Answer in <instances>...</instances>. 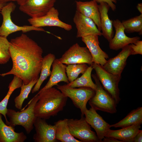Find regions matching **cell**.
<instances>
[{
  "mask_svg": "<svg viewBox=\"0 0 142 142\" xmlns=\"http://www.w3.org/2000/svg\"><path fill=\"white\" fill-rule=\"evenodd\" d=\"M9 51L12 61V68L0 75L4 77L13 74L20 78L24 84L38 80L43 58L42 48L23 33L11 39Z\"/></svg>",
  "mask_w": 142,
  "mask_h": 142,
  "instance_id": "6da1fadb",
  "label": "cell"
},
{
  "mask_svg": "<svg viewBox=\"0 0 142 142\" xmlns=\"http://www.w3.org/2000/svg\"><path fill=\"white\" fill-rule=\"evenodd\" d=\"M38 100L34 108L35 116L45 120L56 116L65 106L68 97L59 90L52 87L38 93Z\"/></svg>",
  "mask_w": 142,
  "mask_h": 142,
  "instance_id": "7a4b0ae2",
  "label": "cell"
},
{
  "mask_svg": "<svg viewBox=\"0 0 142 142\" xmlns=\"http://www.w3.org/2000/svg\"><path fill=\"white\" fill-rule=\"evenodd\" d=\"M38 100V95H36L28 103V107L19 112L12 109H7L6 115L9 120L6 124L14 128L17 125L22 126L27 134H29L34 128V124L37 118L34 108Z\"/></svg>",
  "mask_w": 142,
  "mask_h": 142,
  "instance_id": "3957f363",
  "label": "cell"
},
{
  "mask_svg": "<svg viewBox=\"0 0 142 142\" xmlns=\"http://www.w3.org/2000/svg\"><path fill=\"white\" fill-rule=\"evenodd\" d=\"M97 87L94 95L89 101L91 107L110 114L117 112L116 105L111 95L103 88L95 74L92 75Z\"/></svg>",
  "mask_w": 142,
  "mask_h": 142,
  "instance_id": "277c9868",
  "label": "cell"
},
{
  "mask_svg": "<svg viewBox=\"0 0 142 142\" xmlns=\"http://www.w3.org/2000/svg\"><path fill=\"white\" fill-rule=\"evenodd\" d=\"M16 8L15 4L11 2L5 4L2 8L0 12L3 17V22L0 27V36L7 37L10 34L19 31L23 33L32 31L48 32L42 27L31 25L19 26L14 24L12 21L11 15Z\"/></svg>",
  "mask_w": 142,
  "mask_h": 142,
  "instance_id": "5b68a950",
  "label": "cell"
},
{
  "mask_svg": "<svg viewBox=\"0 0 142 142\" xmlns=\"http://www.w3.org/2000/svg\"><path fill=\"white\" fill-rule=\"evenodd\" d=\"M57 88L64 95L71 99L74 106L80 110L81 116H84L85 111L87 109V103L94 95L95 91L89 87L77 88L70 87L67 84H58Z\"/></svg>",
  "mask_w": 142,
  "mask_h": 142,
  "instance_id": "8992f818",
  "label": "cell"
},
{
  "mask_svg": "<svg viewBox=\"0 0 142 142\" xmlns=\"http://www.w3.org/2000/svg\"><path fill=\"white\" fill-rule=\"evenodd\" d=\"M94 69L96 75L104 89L112 97L116 104L120 100L119 83L121 75L112 74L104 69L99 64L93 63L90 65Z\"/></svg>",
  "mask_w": 142,
  "mask_h": 142,
  "instance_id": "52a82bcc",
  "label": "cell"
},
{
  "mask_svg": "<svg viewBox=\"0 0 142 142\" xmlns=\"http://www.w3.org/2000/svg\"><path fill=\"white\" fill-rule=\"evenodd\" d=\"M68 123L71 134L81 142H102L92 130L84 116H81L79 119H68Z\"/></svg>",
  "mask_w": 142,
  "mask_h": 142,
  "instance_id": "ba28073f",
  "label": "cell"
},
{
  "mask_svg": "<svg viewBox=\"0 0 142 142\" xmlns=\"http://www.w3.org/2000/svg\"><path fill=\"white\" fill-rule=\"evenodd\" d=\"M58 61L67 65L85 63L91 65L93 63L92 55L87 47H81L76 43L71 46Z\"/></svg>",
  "mask_w": 142,
  "mask_h": 142,
  "instance_id": "9c48e42d",
  "label": "cell"
},
{
  "mask_svg": "<svg viewBox=\"0 0 142 142\" xmlns=\"http://www.w3.org/2000/svg\"><path fill=\"white\" fill-rule=\"evenodd\" d=\"M56 0H27L19 6V10L31 18L45 15L53 7Z\"/></svg>",
  "mask_w": 142,
  "mask_h": 142,
  "instance_id": "30bf717a",
  "label": "cell"
},
{
  "mask_svg": "<svg viewBox=\"0 0 142 142\" xmlns=\"http://www.w3.org/2000/svg\"><path fill=\"white\" fill-rule=\"evenodd\" d=\"M59 15L58 11L53 7L44 16L37 18H30L28 21L31 26L36 27H57L67 31L71 30L72 26L61 21Z\"/></svg>",
  "mask_w": 142,
  "mask_h": 142,
  "instance_id": "8fae6325",
  "label": "cell"
},
{
  "mask_svg": "<svg viewBox=\"0 0 142 142\" xmlns=\"http://www.w3.org/2000/svg\"><path fill=\"white\" fill-rule=\"evenodd\" d=\"M73 21L77 29L76 37L82 38L90 35L102 36L94 22L76 11L73 18Z\"/></svg>",
  "mask_w": 142,
  "mask_h": 142,
  "instance_id": "7c38bea8",
  "label": "cell"
},
{
  "mask_svg": "<svg viewBox=\"0 0 142 142\" xmlns=\"http://www.w3.org/2000/svg\"><path fill=\"white\" fill-rule=\"evenodd\" d=\"M112 21L115 32L114 35L109 42L110 49L117 50L140 40V38L138 36L130 37L127 36L124 27L120 20L117 19Z\"/></svg>",
  "mask_w": 142,
  "mask_h": 142,
  "instance_id": "4fadbf2b",
  "label": "cell"
},
{
  "mask_svg": "<svg viewBox=\"0 0 142 142\" xmlns=\"http://www.w3.org/2000/svg\"><path fill=\"white\" fill-rule=\"evenodd\" d=\"M36 133L33 137L35 142H56V126L48 124L46 120L37 117L34 124Z\"/></svg>",
  "mask_w": 142,
  "mask_h": 142,
  "instance_id": "5bb4252c",
  "label": "cell"
},
{
  "mask_svg": "<svg viewBox=\"0 0 142 142\" xmlns=\"http://www.w3.org/2000/svg\"><path fill=\"white\" fill-rule=\"evenodd\" d=\"M93 107L87 109L84 113L85 119L96 132L99 139L102 140L110 129V125L106 122Z\"/></svg>",
  "mask_w": 142,
  "mask_h": 142,
  "instance_id": "9a60e30c",
  "label": "cell"
},
{
  "mask_svg": "<svg viewBox=\"0 0 142 142\" xmlns=\"http://www.w3.org/2000/svg\"><path fill=\"white\" fill-rule=\"evenodd\" d=\"M132 51L129 44L122 49L121 51L115 57L107 60L102 66L108 72L114 75H121L126 64L128 57L131 55Z\"/></svg>",
  "mask_w": 142,
  "mask_h": 142,
  "instance_id": "2e32d148",
  "label": "cell"
},
{
  "mask_svg": "<svg viewBox=\"0 0 142 142\" xmlns=\"http://www.w3.org/2000/svg\"><path fill=\"white\" fill-rule=\"evenodd\" d=\"M98 36L97 35H90L81 38L92 55L93 63L102 66L106 62L109 56L100 48Z\"/></svg>",
  "mask_w": 142,
  "mask_h": 142,
  "instance_id": "e0dca14e",
  "label": "cell"
},
{
  "mask_svg": "<svg viewBox=\"0 0 142 142\" xmlns=\"http://www.w3.org/2000/svg\"><path fill=\"white\" fill-rule=\"evenodd\" d=\"M76 10L84 16L91 19L101 31L100 14L98 4L95 1H75Z\"/></svg>",
  "mask_w": 142,
  "mask_h": 142,
  "instance_id": "ac0fdd59",
  "label": "cell"
},
{
  "mask_svg": "<svg viewBox=\"0 0 142 142\" xmlns=\"http://www.w3.org/2000/svg\"><path fill=\"white\" fill-rule=\"evenodd\" d=\"M52 70L50 77L46 84L38 93L48 88L57 86L60 82H64L67 84L69 83L66 74V65L59 62L55 59L52 65Z\"/></svg>",
  "mask_w": 142,
  "mask_h": 142,
  "instance_id": "d6986e66",
  "label": "cell"
},
{
  "mask_svg": "<svg viewBox=\"0 0 142 142\" xmlns=\"http://www.w3.org/2000/svg\"><path fill=\"white\" fill-rule=\"evenodd\" d=\"M142 122L118 130L110 129L105 137L114 138L122 142H133L134 139L140 130Z\"/></svg>",
  "mask_w": 142,
  "mask_h": 142,
  "instance_id": "ffe728a7",
  "label": "cell"
},
{
  "mask_svg": "<svg viewBox=\"0 0 142 142\" xmlns=\"http://www.w3.org/2000/svg\"><path fill=\"white\" fill-rule=\"evenodd\" d=\"M99 4L98 8L100 14L102 35L109 42L113 37L114 33L112 21L110 19L108 14L110 7L105 2Z\"/></svg>",
  "mask_w": 142,
  "mask_h": 142,
  "instance_id": "44dd1931",
  "label": "cell"
},
{
  "mask_svg": "<svg viewBox=\"0 0 142 142\" xmlns=\"http://www.w3.org/2000/svg\"><path fill=\"white\" fill-rule=\"evenodd\" d=\"M0 113V142H23L27 137L23 132H16L14 128L6 124Z\"/></svg>",
  "mask_w": 142,
  "mask_h": 142,
  "instance_id": "7402d4cb",
  "label": "cell"
},
{
  "mask_svg": "<svg viewBox=\"0 0 142 142\" xmlns=\"http://www.w3.org/2000/svg\"><path fill=\"white\" fill-rule=\"evenodd\" d=\"M55 59V55L51 53L48 54L43 57L40 75L34 87L32 90V93L38 91L43 82L50 75L51 72L50 68Z\"/></svg>",
  "mask_w": 142,
  "mask_h": 142,
  "instance_id": "603a6c76",
  "label": "cell"
},
{
  "mask_svg": "<svg viewBox=\"0 0 142 142\" xmlns=\"http://www.w3.org/2000/svg\"><path fill=\"white\" fill-rule=\"evenodd\" d=\"M68 119L60 120L54 123L56 126V139L62 142H81L71 134L68 126Z\"/></svg>",
  "mask_w": 142,
  "mask_h": 142,
  "instance_id": "cb8c5ba5",
  "label": "cell"
},
{
  "mask_svg": "<svg viewBox=\"0 0 142 142\" xmlns=\"http://www.w3.org/2000/svg\"><path fill=\"white\" fill-rule=\"evenodd\" d=\"M142 122V107H139L131 111L124 118L110 127L124 128Z\"/></svg>",
  "mask_w": 142,
  "mask_h": 142,
  "instance_id": "d4e9b609",
  "label": "cell"
},
{
  "mask_svg": "<svg viewBox=\"0 0 142 142\" xmlns=\"http://www.w3.org/2000/svg\"><path fill=\"white\" fill-rule=\"evenodd\" d=\"M93 69L91 65L89 67L81 77L71 82H69L67 85L72 88L89 87L95 90L96 88V85L93 82L91 78V73Z\"/></svg>",
  "mask_w": 142,
  "mask_h": 142,
  "instance_id": "484cf974",
  "label": "cell"
},
{
  "mask_svg": "<svg viewBox=\"0 0 142 142\" xmlns=\"http://www.w3.org/2000/svg\"><path fill=\"white\" fill-rule=\"evenodd\" d=\"M23 83V81L20 78L14 75L13 79L9 84V90L6 95L0 102V113L4 117L6 123L8 121L6 116L7 110V106L9 99L13 92L17 89L20 88Z\"/></svg>",
  "mask_w": 142,
  "mask_h": 142,
  "instance_id": "4316f807",
  "label": "cell"
},
{
  "mask_svg": "<svg viewBox=\"0 0 142 142\" xmlns=\"http://www.w3.org/2000/svg\"><path fill=\"white\" fill-rule=\"evenodd\" d=\"M121 22L125 32H136L140 35L142 34V14Z\"/></svg>",
  "mask_w": 142,
  "mask_h": 142,
  "instance_id": "83f0119b",
  "label": "cell"
},
{
  "mask_svg": "<svg viewBox=\"0 0 142 142\" xmlns=\"http://www.w3.org/2000/svg\"><path fill=\"white\" fill-rule=\"evenodd\" d=\"M38 80H32L27 84L23 83L21 87V90L19 94L16 97L14 100L15 106L17 109L21 110L24 101L27 99L29 94L32 90Z\"/></svg>",
  "mask_w": 142,
  "mask_h": 142,
  "instance_id": "f1b7e54d",
  "label": "cell"
},
{
  "mask_svg": "<svg viewBox=\"0 0 142 142\" xmlns=\"http://www.w3.org/2000/svg\"><path fill=\"white\" fill-rule=\"evenodd\" d=\"M88 67L85 63L67 65L66 69V73L69 82H71L76 79L80 74H83Z\"/></svg>",
  "mask_w": 142,
  "mask_h": 142,
  "instance_id": "f546056e",
  "label": "cell"
},
{
  "mask_svg": "<svg viewBox=\"0 0 142 142\" xmlns=\"http://www.w3.org/2000/svg\"><path fill=\"white\" fill-rule=\"evenodd\" d=\"M9 42L7 37L0 36V64L7 63L11 58L9 53Z\"/></svg>",
  "mask_w": 142,
  "mask_h": 142,
  "instance_id": "4dcf8cb0",
  "label": "cell"
},
{
  "mask_svg": "<svg viewBox=\"0 0 142 142\" xmlns=\"http://www.w3.org/2000/svg\"><path fill=\"white\" fill-rule=\"evenodd\" d=\"M129 45L131 49V55L142 54V40H138Z\"/></svg>",
  "mask_w": 142,
  "mask_h": 142,
  "instance_id": "1f68e13d",
  "label": "cell"
},
{
  "mask_svg": "<svg viewBox=\"0 0 142 142\" xmlns=\"http://www.w3.org/2000/svg\"><path fill=\"white\" fill-rule=\"evenodd\" d=\"M97 3H100L102 2L106 3L110 7L112 10L115 11L116 8V6L114 4L116 3L114 0H94Z\"/></svg>",
  "mask_w": 142,
  "mask_h": 142,
  "instance_id": "d6a6232c",
  "label": "cell"
},
{
  "mask_svg": "<svg viewBox=\"0 0 142 142\" xmlns=\"http://www.w3.org/2000/svg\"><path fill=\"white\" fill-rule=\"evenodd\" d=\"M142 142V130H140L134 138L133 142Z\"/></svg>",
  "mask_w": 142,
  "mask_h": 142,
  "instance_id": "836d02e7",
  "label": "cell"
},
{
  "mask_svg": "<svg viewBox=\"0 0 142 142\" xmlns=\"http://www.w3.org/2000/svg\"><path fill=\"white\" fill-rule=\"evenodd\" d=\"M102 141L103 142H122L114 138L110 137H105Z\"/></svg>",
  "mask_w": 142,
  "mask_h": 142,
  "instance_id": "e575fe53",
  "label": "cell"
},
{
  "mask_svg": "<svg viewBox=\"0 0 142 142\" xmlns=\"http://www.w3.org/2000/svg\"><path fill=\"white\" fill-rule=\"evenodd\" d=\"M136 7L138 11L141 14H142V3H140L138 4Z\"/></svg>",
  "mask_w": 142,
  "mask_h": 142,
  "instance_id": "d590c367",
  "label": "cell"
},
{
  "mask_svg": "<svg viewBox=\"0 0 142 142\" xmlns=\"http://www.w3.org/2000/svg\"><path fill=\"white\" fill-rule=\"evenodd\" d=\"M27 0H15V1H16L17 3L19 6L23 4Z\"/></svg>",
  "mask_w": 142,
  "mask_h": 142,
  "instance_id": "8d00e7d4",
  "label": "cell"
},
{
  "mask_svg": "<svg viewBox=\"0 0 142 142\" xmlns=\"http://www.w3.org/2000/svg\"><path fill=\"white\" fill-rule=\"evenodd\" d=\"M15 1V0H0V3L5 4L7 2Z\"/></svg>",
  "mask_w": 142,
  "mask_h": 142,
  "instance_id": "74e56055",
  "label": "cell"
},
{
  "mask_svg": "<svg viewBox=\"0 0 142 142\" xmlns=\"http://www.w3.org/2000/svg\"><path fill=\"white\" fill-rule=\"evenodd\" d=\"M5 5V4L0 3V12L1 11L3 7Z\"/></svg>",
  "mask_w": 142,
  "mask_h": 142,
  "instance_id": "f35d334b",
  "label": "cell"
},
{
  "mask_svg": "<svg viewBox=\"0 0 142 142\" xmlns=\"http://www.w3.org/2000/svg\"><path fill=\"white\" fill-rule=\"evenodd\" d=\"M114 0L116 3L117 1H119V0Z\"/></svg>",
  "mask_w": 142,
  "mask_h": 142,
  "instance_id": "ab89813d",
  "label": "cell"
}]
</instances>
